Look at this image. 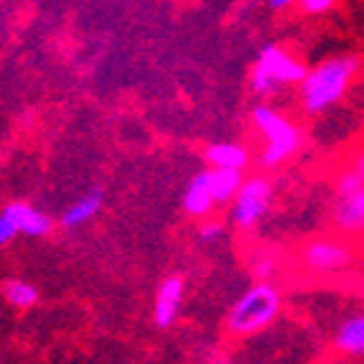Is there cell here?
<instances>
[{"mask_svg":"<svg viewBox=\"0 0 364 364\" xmlns=\"http://www.w3.org/2000/svg\"><path fill=\"white\" fill-rule=\"evenodd\" d=\"M222 225L219 222H207V225L199 227V237L204 240V242H214V240H219L222 237Z\"/></svg>","mask_w":364,"mask_h":364,"instance_id":"obj_18","label":"cell"},{"mask_svg":"<svg viewBox=\"0 0 364 364\" xmlns=\"http://www.w3.org/2000/svg\"><path fill=\"white\" fill-rule=\"evenodd\" d=\"M252 122H255L257 133L265 140V148H262V156H260L265 168L286 164L288 158L296 156L301 151V146H304V133L288 117L275 112L273 107H262V105L255 107Z\"/></svg>","mask_w":364,"mask_h":364,"instance_id":"obj_2","label":"cell"},{"mask_svg":"<svg viewBox=\"0 0 364 364\" xmlns=\"http://www.w3.org/2000/svg\"><path fill=\"white\" fill-rule=\"evenodd\" d=\"M334 225L344 235H362L364 232V188L349 196H336Z\"/></svg>","mask_w":364,"mask_h":364,"instance_id":"obj_9","label":"cell"},{"mask_svg":"<svg viewBox=\"0 0 364 364\" xmlns=\"http://www.w3.org/2000/svg\"><path fill=\"white\" fill-rule=\"evenodd\" d=\"M214 204H217V199H214L209 171L191 178L186 194H183V209H186L191 217H207V214L212 212Z\"/></svg>","mask_w":364,"mask_h":364,"instance_id":"obj_10","label":"cell"},{"mask_svg":"<svg viewBox=\"0 0 364 364\" xmlns=\"http://www.w3.org/2000/svg\"><path fill=\"white\" fill-rule=\"evenodd\" d=\"M334 6H336V0H301L304 13H311V16H321V13L331 11Z\"/></svg>","mask_w":364,"mask_h":364,"instance_id":"obj_17","label":"cell"},{"mask_svg":"<svg viewBox=\"0 0 364 364\" xmlns=\"http://www.w3.org/2000/svg\"><path fill=\"white\" fill-rule=\"evenodd\" d=\"M209 178H212V191H214L217 204L235 201L237 191H240L245 183L242 171H237V168H212L209 171Z\"/></svg>","mask_w":364,"mask_h":364,"instance_id":"obj_13","label":"cell"},{"mask_svg":"<svg viewBox=\"0 0 364 364\" xmlns=\"http://www.w3.org/2000/svg\"><path fill=\"white\" fill-rule=\"evenodd\" d=\"M6 298H8V304L16 306V309H31V306H36L38 291H36V286L23 283V280H11L6 286Z\"/></svg>","mask_w":364,"mask_h":364,"instance_id":"obj_15","label":"cell"},{"mask_svg":"<svg viewBox=\"0 0 364 364\" xmlns=\"http://www.w3.org/2000/svg\"><path fill=\"white\" fill-rule=\"evenodd\" d=\"M349 168H352L354 173H357V176L364 181V148H359V151H357V156H354V161H352V166H349Z\"/></svg>","mask_w":364,"mask_h":364,"instance_id":"obj_19","label":"cell"},{"mask_svg":"<svg viewBox=\"0 0 364 364\" xmlns=\"http://www.w3.org/2000/svg\"><path fill=\"white\" fill-rule=\"evenodd\" d=\"M100 209H102V191H92V194H87L85 199H79L72 209H67V214H64V219H61V225L64 227L85 225V222H90Z\"/></svg>","mask_w":364,"mask_h":364,"instance_id":"obj_14","label":"cell"},{"mask_svg":"<svg viewBox=\"0 0 364 364\" xmlns=\"http://www.w3.org/2000/svg\"><path fill=\"white\" fill-rule=\"evenodd\" d=\"M273 270H275V262L270 260V257H262V260L255 265V273H257V275H262V278H265V275H270Z\"/></svg>","mask_w":364,"mask_h":364,"instance_id":"obj_20","label":"cell"},{"mask_svg":"<svg viewBox=\"0 0 364 364\" xmlns=\"http://www.w3.org/2000/svg\"><path fill=\"white\" fill-rule=\"evenodd\" d=\"M280 311V293L270 283H257L245 293L227 316V328L235 336H250L275 321Z\"/></svg>","mask_w":364,"mask_h":364,"instance_id":"obj_3","label":"cell"},{"mask_svg":"<svg viewBox=\"0 0 364 364\" xmlns=\"http://www.w3.org/2000/svg\"><path fill=\"white\" fill-rule=\"evenodd\" d=\"M270 201H273V183L265 176L245 178L242 188L237 191L235 201H232V222L240 230H252L267 214Z\"/></svg>","mask_w":364,"mask_h":364,"instance_id":"obj_5","label":"cell"},{"mask_svg":"<svg viewBox=\"0 0 364 364\" xmlns=\"http://www.w3.org/2000/svg\"><path fill=\"white\" fill-rule=\"evenodd\" d=\"M51 230V219L38 209L28 207L23 201L8 204L0 214V242L8 245L16 235L41 237Z\"/></svg>","mask_w":364,"mask_h":364,"instance_id":"obj_7","label":"cell"},{"mask_svg":"<svg viewBox=\"0 0 364 364\" xmlns=\"http://www.w3.org/2000/svg\"><path fill=\"white\" fill-rule=\"evenodd\" d=\"M359 69H362V61L357 56H336L306 74V79L301 82V97H304L306 112L316 115V112H323L326 107L339 102Z\"/></svg>","mask_w":364,"mask_h":364,"instance_id":"obj_1","label":"cell"},{"mask_svg":"<svg viewBox=\"0 0 364 364\" xmlns=\"http://www.w3.org/2000/svg\"><path fill=\"white\" fill-rule=\"evenodd\" d=\"M267 3H270V8H275V11H280V8L293 6V3H298V0H267Z\"/></svg>","mask_w":364,"mask_h":364,"instance_id":"obj_21","label":"cell"},{"mask_svg":"<svg viewBox=\"0 0 364 364\" xmlns=\"http://www.w3.org/2000/svg\"><path fill=\"white\" fill-rule=\"evenodd\" d=\"M359 188H364V181L352 168H346L339 176V181H336V196H349V194H354V191H359Z\"/></svg>","mask_w":364,"mask_h":364,"instance_id":"obj_16","label":"cell"},{"mask_svg":"<svg viewBox=\"0 0 364 364\" xmlns=\"http://www.w3.org/2000/svg\"><path fill=\"white\" fill-rule=\"evenodd\" d=\"M306 74L309 72L296 56H291L280 46H265L257 56V64L252 67L250 82L260 97H267V95L283 90L286 85H301Z\"/></svg>","mask_w":364,"mask_h":364,"instance_id":"obj_4","label":"cell"},{"mask_svg":"<svg viewBox=\"0 0 364 364\" xmlns=\"http://www.w3.org/2000/svg\"><path fill=\"white\" fill-rule=\"evenodd\" d=\"M207 161L212 164V168H237L242 171L250 164V153L240 143H214L207 148Z\"/></svg>","mask_w":364,"mask_h":364,"instance_id":"obj_12","label":"cell"},{"mask_svg":"<svg viewBox=\"0 0 364 364\" xmlns=\"http://www.w3.org/2000/svg\"><path fill=\"white\" fill-rule=\"evenodd\" d=\"M352 265V247L344 240L323 237L306 245L304 267L314 275H336Z\"/></svg>","mask_w":364,"mask_h":364,"instance_id":"obj_6","label":"cell"},{"mask_svg":"<svg viewBox=\"0 0 364 364\" xmlns=\"http://www.w3.org/2000/svg\"><path fill=\"white\" fill-rule=\"evenodd\" d=\"M183 304V280L181 278H166L156 293V304H153V321L158 328L173 326L178 318V311Z\"/></svg>","mask_w":364,"mask_h":364,"instance_id":"obj_8","label":"cell"},{"mask_svg":"<svg viewBox=\"0 0 364 364\" xmlns=\"http://www.w3.org/2000/svg\"><path fill=\"white\" fill-rule=\"evenodd\" d=\"M334 344L346 357H364V314L346 318L334 334Z\"/></svg>","mask_w":364,"mask_h":364,"instance_id":"obj_11","label":"cell"}]
</instances>
